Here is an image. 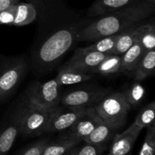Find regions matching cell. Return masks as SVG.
<instances>
[{"label":"cell","instance_id":"9c48e42d","mask_svg":"<svg viewBox=\"0 0 155 155\" xmlns=\"http://www.w3.org/2000/svg\"><path fill=\"white\" fill-rule=\"evenodd\" d=\"M107 55L108 54L86 51L83 48H78L65 64L83 72L95 74L97 67Z\"/></svg>","mask_w":155,"mask_h":155},{"label":"cell","instance_id":"5bb4252c","mask_svg":"<svg viewBox=\"0 0 155 155\" xmlns=\"http://www.w3.org/2000/svg\"><path fill=\"white\" fill-rule=\"evenodd\" d=\"M94 74L83 72L80 70L64 64L59 69L58 74L54 79L58 82L59 86H61L83 83L92 80Z\"/></svg>","mask_w":155,"mask_h":155},{"label":"cell","instance_id":"2e32d148","mask_svg":"<svg viewBox=\"0 0 155 155\" xmlns=\"http://www.w3.org/2000/svg\"><path fill=\"white\" fill-rule=\"evenodd\" d=\"M145 53L143 47L138 42H135L121 55L120 72H134Z\"/></svg>","mask_w":155,"mask_h":155},{"label":"cell","instance_id":"ba28073f","mask_svg":"<svg viewBox=\"0 0 155 155\" xmlns=\"http://www.w3.org/2000/svg\"><path fill=\"white\" fill-rule=\"evenodd\" d=\"M21 133V121L18 107L0 124V155H7Z\"/></svg>","mask_w":155,"mask_h":155},{"label":"cell","instance_id":"d4e9b609","mask_svg":"<svg viewBox=\"0 0 155 155\" xmlns=\"http://www.w3.org/2000/svg\"><path fill=\"white\" fill-rule=\"evenodd\" d=\"M155 153V124L147 127L146 136L139 155H154Z\"/></svg>","mask_w":155,"mask_h":155},{"label":"cell","instance_id":"4316f807","mask_svg":"<svg viewBox=\"0 0 155 155\" xmlns=\"http://www.w3.org/2000/svg\"><path fill=\"white\" fill-rule=\"evenodd\" d=\"M49 142L48 139H42L32 143L20 151L17 155H42L44 148Z\"/></svg>","mask_w":155,"mask_h":155},{"label":"cell","instance_id":"6da1fadb","mask_svg":"<svg viewBox=\"0 0 155 155\" xmlns=\"http://www.w3.org/2000/svg\"><path fill=\"white\" fill-rule=\"evenodd\" d=\"M155 11V5L148 0H140L112 13L92 18L85 24L77 36L78 42L95 41L118 34L124 30L145 22Z\"/></svg>","mask_w":155,"mask_h":155},{"label":"cell","instance_id":"9a60e30c","mask_svg":"<svg viewBox=\"0 0 155 155\" xmlns=\"http://www.w3.org/2000/svg\"><path fill=\"white\" fill-rule=\"evenodd\" d=\"M37 18L35 6L29 2H18L15 4V18L12 26L22 27L34 22Z\"/></svg>","mask_w":155,"mask_h":155},{"label":"cell","instance_id":"e0dca14e","mask_svg":"<svg viewBox=\"0 0 155 155\" xmlns=\"http://www.w3.org/2000/svg\"><path fill=\"white\" fill-rule=\"evenodd\" d=\"M117 130L113 126L101 120L83 142L96 145H107V142L113 139Z\"/></svg>","mask_w":155,"mask_h":155},{"label":"cell","instance_id":"52a82bcc","mask_svg":"<svg viewBox=\"0 0 155 155\" xmlns=\"http://www.w3.org/2000/svg\"><path fill=\"white\" fill-rule=\"evenodd\" d=\"M86 109L58 106L50 112L45 133H59L69 130L77 119L84 114Z\"/></svg>","mask_w":155,"mask_h":155},{"label":"cell","instance_id":"4dcf8cb0","mask_svg":"<svg viewBox=\"0 0 155 155\" xmlns=\"http://www.w3.org/2000/svg\"><path fill=\"white\" fill-rule=\"evenodd\" d=\"M107 155H114V154H110V153H108V154H107Z\"/></svg>","mask_w":155,"mask_h":155},{"label":"cell","instance_id":"ffe728a7","mask_svg":"<svg viewBox=\"0 0 155 155\" xmlns=\"http://www.w3.org/2000/svg\"><path fill=\"white\" fill-rule=\"evenodd\" d=\"M137 26H133L119 33L112 54L121 56L136 42L135 31Z\"/></svg>","mask_w":155,"mask_h":155},{"label":"cell","instance_id":"603a6c76","mask_svg":"<svg viewBox=\"0 0 155 155\" xmlns=\"http://www.w3.org/2000/svg\"><path fill=\"white\" fill-rule=\"evenodd\" d=\"M155 102L151 101L143 107L135 119L134 123L138 127L143 130L154 124Z\"/></svg>","mask_w":155,"mask_h":155},{"label":"cell","instance_id":"7a4b0ae2","mask_svg":"<svg viewBox=\"0 0 155 155\" xmlns=\"http://www.w3.org/2000/svg\"><path fill=\"white\" fill-rule=\"evenodd\" d=\"M27 60L23 56L2 58L0 63V102L9 98L27 72Z\"/></svg>","mask_w":155,"mask_h":155},{"label":"cell","instance_id":"5b68a950","mask_svg":"<svg viewBox=\"0 0 155 155\" xmlns=\"http://www.w3.org/2000/svg\"><path fill=\"white\" fill-rule=\"evenodd\" d=\"M60 87L55 79L47 82H33L27 89L26 98L34 105L51 111L60 105Z\"/></svg>","mask_w":155,"mask_h":155},{"label":"cell","instance_id":"f1b7e54d","mask_svg":"<svg viewBox=\"0 0 155 155\" xmlns=\"http://www.w3.org/2000/svg\"><path fill=\"white\" fill-rule=\"evenodd\" d=\"M77 147H78V146L74 147V148H72V149H71V150H70V151H68V152L64 153V154H62V155H75L76 154V152H77Z\"/></svg>","mask_w":155,"mask_h":155},{"label":"cell","instance_id":"3957f363","mask_svg":"<svg viewBox=\"0 0 155 155\" xmlns=\"http://www.w3.org/2000/svg\"><path fill=\"white\" fill-rule=\"evenodd\" d=\"M130 108L131 106L121 92L107 94L94 106L98 116L117 130L121 129L126 124Z\"/></svg>","mask_w":155,"mask_h":155},{"label":"cell","instance_id":"1f68e13d","mask_svg":"<svg viewBox=\"0 0 155 155\" xmlns=\"http://www.w3.org/2000/svg\"><path fill=\"white\" fill-rule=\"evenodd\" d=\"M1 61H2V58L0 57V63H1Z\"/></svg>","mask_w":155,"mask_h":155},{"label":"cell","instance_id":"8992f818","mask_svg":"<svg viewBox=\"0 0 155 155\" xmlns=\"http://www.w3.org/2000/svg\"><path fill=\"white\" fill-rule=\"evenodd\" d=\"M108 88L93 87L70 90L61 96L60 104L74 108L93 107L110 92Z\"/></svg>","mask_w":155,"mask_h":155},{"label":"cell","instance_id":"8fae6325","mask_svg":"<svg viewBox=\"0 0 155 155\" xmlns=\"http://www.w3.org/2000/svg\"><path fill=\"white\" fill-rule=\"evenodd\" d=\"M83 141L69 130L61 133L54 140L48 142L42 155H62L74 147L78 146Z\"/></svg>","mask_w":155,"mask_h":155},{"label":"cell","instance_id":"44dd1931","mask_svg":"<svg viewBox=\"0 0 155 155\" xmlns=\"http://www.w3.org/2000/svg\"><path fill=\"white\" fill-rule=\"evenodd\" d=\"M121 56L110 54L98 64L95 74L100 75H110L120 72Z\"/></svg>","mask_w":155,"mask_h":155},{"label":"cell","instance_id":"83f0119b","mask_svg":"<svg viewBox=\"0 0 155 155\" xmlns=\"http://www.w3.org/2000/svg\"><path fill=\"white\" fill-rule=\"evenodd\" d=\"M21 0H0V11L12 5L16 4Z\"/></svg>","mask_w":155,"mask_h":155},{"label":"cell","instance_id":"30bf717a","mask_svg":"<svg viewBox=\"0 0 155 155\" xmlns=\"http://www.w3.org/2000/svg\"><path fill=\"white\" fill-rule=\"evenodd\" d=\"M141 130L134 123L123 133L115 134L110 147L109 153L114 155H127L137 140Z\"/></svg>","mask_w":155,"mask_h":155},{"label":"cell","instance_id":"7c38bea8","mask_svg":"<svg viewBox=\"0 0 155 155\" xmlns=\"http://www.w3.org/2000/svg\"><path fill=\"white\" fill-rule=\"evenodd\" d=\"M101 120H102L98 116L94 107H89L73 124L69 130L83 141L92 133Z\"/></svg>","mask_w":155,"mask_h":155},{"label":"cell","instance_id":"cb8c5ba5","mask_svg":"<svg viewBox=\"0 0 155 155\" xmlns=\"http://www.w3.org/2000/svg\"><path fill=\"white\" fill-rule=\"evenodd\" d=\"M145 89L139 82L133 83L129 89L124 92L126 99L130 106L136 107L139 105L145 96Z\"/></svg>","mask_w":155,"mask_h":155},{"label":"cell","instance_id":"277c9868","mask_svg":"<svg viewBox=\"0 0 155 155\" xmlns=\"http://www.w3.org/2000/svg\"><path fill=\"white\" fill-rule=\"evenodd\" d=\"M21 121V133L24 137L37 136L45 133L50 112L34 105L26 98L18 106Z\"/></svg>","mask_w":155,"mask_h":155},{"label":"cell","instance_id":"4fadbf2b","mask_svg":"<svg viewBox=\"0 0 155 155\" xmlns=\"http://www.w3.org/2000/svg\"><path fill=\"white\" fill-rule=\"evenodd\" d=\"M140 0H95L88 10V18H95L130 6Z\"/></svg>","mask_w":155,"mask_h":155},{"label":"cell","instance_id":"f546056e","mask_svg":"<svg viewBox=\"0 0 155 155\" xmlns=\"http://www.w3.org/2000/svg\"><path fill=\"white\" fill-rule=\"evenodd\" d=\"M148 1H149L151 3V4H153V5H155V0H148Z\"/></svg>","mask_w":155,"mask_h":155},{"label":"cell","instance_id":"7402d4cb","mask_svg":"<svg viewBox=\"0 0 155 155\" xmlns=\"http://www.w3.org/2000/svg\"><path fill=\"white\" fill-rule=\"evenodd\" d=\"M118 36H119V33L101 38V39L95 40V43H93L92 45L84 47L83 48L86 51H93L108 54H112Z\"/></svg>","mask_w":155,"mask_h":155},{"label":"cell","instance_id":"d6986e66","mask_svg":"<svg viewBox=\"0 0 155 155\" xmlns=\"http://www.w3.org/2000/svg\"><path fill=\"white\" fill-rule=\"evenodd\" d=\"M155 67V51H145L134 71L135 80L137 82L142 81L154 74Z\"/></svg>","mask_w":155,"mask_h":155},{"label":"cell","instance_id":"484cf974","mask_svg":"<svg viewBox=\"0 0 155 155\" xmlns=\"http://www.w3.org/2000/svg\"><path fill=\"white\" fill-rule=\"evenodd\" d=\"M84 142L83 145L77 147L75 155H101L107 148V145H96Z\"/></svg>","mask_w":155,"mask_h":155},{"label":"cell","instance_id":"ac0fdd59","mask_svg":"<svg viewBox=\"0 0 155 155\" xmlns=\"http://www.w3.org/2000/svg\"><path fill=\"white\" fill-rule=\"evenodd\" d=\"M136 42H138L145 51L155 48V24L154 21L142 23L138 25L135 31Z\"/></svg>","mask_w":155,"mask_h":155}]
</instances>
